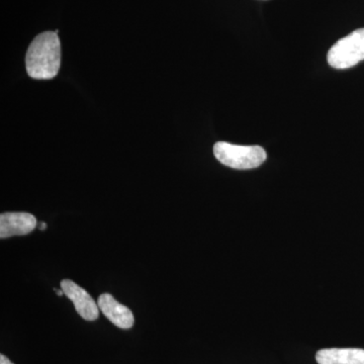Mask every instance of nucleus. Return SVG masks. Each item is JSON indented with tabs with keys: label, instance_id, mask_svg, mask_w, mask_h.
Listing matches in <instances>:
<instances>
[{
	"label": "nucleus",
	"instance_id": "nucleus-10",
	"mask_svg": "<svg viewBox=\"0 0 364 364\" xmlns=\"http://www.w3.org/2000/svg\"><path fill=\"white\" fill-rule=\"evenodd\" d=\"M55 291H56V294H58L59 296H62L64 294V291H62V289H55Z\"/></svg>",
	"mask_w": 364,
	"mask_h": 364
},
{
	"label": "nucleus",
	"instance_id": "nucleus-9",
	"mask_svg": "<svg viewBox=\"0 0 364 364\" xmlns=\"http://www.w3.org/2000/svg\"><path fill=\"white\" fill-rule=\"evenodd\" d=\"M37 228L38 229L42 230L43 231V230H46V228H47V224H46V223L44 222L40 223V224L38 225Z\"/></svg>",
	"mask_w": 364,
	"mask_h": 364
},
{
	"label": "nucleus",
	"instance_id": "nucleus-1",
	"mask_svg": "<svg viewBox=\"0 0 364 364\" xmlns=\"http://www.w3.org/2000/svg\"><path fill=\"white\" fill-rule=\"evenodd\" d=\"M61 66V44L58 33L44 32L33 40L26 56L28 76L37 80L56 77Z\"/></svg>",
	"mask_w": 364,
	"mask_h": 364
},
{
	"label": "nucleus",
	"instance_id": "nucleus-3",
	"mask_svg": "<svg viewBox=\"0 0 364 364\" xmlns=\"http://www.w3.org/2000/svg\"><path fill=\"white\" fill-rule=\"evenodd\" d=\"M328 63L335 69H348L364 60V28L342 38L328 52Z\"/></svg>",
	"mask_w": 364,
	"mask_h": 364
},
{
	"label": "nucleus",
	"instance_id": "nucleus-5",
	"mask_svg": "<svg viewBox=\"0 0 364 364\" xmlns=\"http://www.w3.org/2000/svg\"><path fill=\"white\" fill-rule=\"evenodd\" d=\"M38 227L35 215L25 212H7L0 215V238L23 236Z\"/></svg>",
	"mask_w": 364,
	"mask_h": 364
},
{
	"label": "nucleus",
	"instance_id": "nucleus-4",
	"mask_svg": "<svg viewBox=\"0 0 364 364\" xmlns=\"http://www.w3.org/2000/svg\"><path fill=\"white\" fill-rule=\"evenodd\" d=\"M61 289L75 306L76 312L86 321L97 320L100 316V308L95 299L85 289L70 279L61 282Z\"/></svg>",
	"mask_w": 364,
	"mask_h": 364
},
{
	"label": "nucleus",
	"instance_id": "nucleus-2",
	"mask_svg": "<svg viewBox=\"0 0 364 364\" xmlns=\"http://www.w3.org/2000/svg\"><path fill=\"white\" fill-rule=\"evenodd\" d=\"M214 155L222 164L240 170L257 168L267 158V152L260 146H240L227 142L215 143Z\"/></svg>",
	"mask_w": 364,
	"mask_h": 364
},
{
	"label": "nucleus",
	"instance_id": "nucleus-8",
	"mask_svg": "<svg viewBox=\"0 0 364 364\" xmlns=\"http://www.w3.org/2000/svg\"><path fill=\"white\" fill-rule=\"evenodd\" d=\"M0 364H14V363H11L6 355L1 354V355H0Z\"/></svg>",
	"mask_w": 364,
	"mask_h": 364
},
{
	"label": "nucleus",
	"instance_id": "nucleus-6",
	"mask_svg": "<svg viewBox=\"0 0 364 364\" xmlns=\"http://www.w3.org/2000/svg\"><path fill=\"white\" fill-rule=\"evenodd\" d=\"M98 308L105 317L121 328V329H131L135 323L133 313L128 306L122 305L111 294H100L97 301Z\"/></svg>",
	"mask_w": 364,
	"mask_h": 364
},
{
	"label": "nucleus",
	"instance_id": "nucleus-7",
	"mask_svg": "<svg viewBox=\"0 0 364 364\" xmlns=\"http://www.w3.org/2000/svg\"><path fill=\"white\" fill-rule=\"evenodd\" d=\"M318 364H364V349L326 348L318 351Z\"/></svg>",
	"mask_w": 364,
	"mask_h": 364
}]
</instances>
